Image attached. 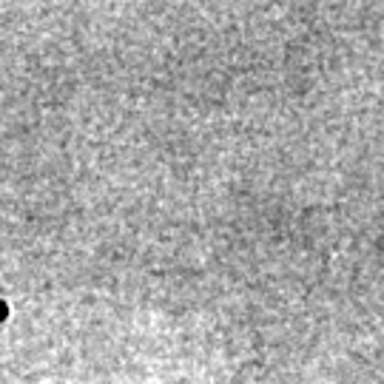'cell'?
Returning <instances> with one entry per match:
<instances>
[{
    "instance_id": "1",
    "label": "cell",
    "mask_w": 384,
    "mask_h": 384,
    "mask_svg": "<svg viewBox=\"0 0 384 384\" xmlns=\"http://www.w3.org/2000/svg\"><path fill=\"white\" fill-rule=\"evenodd\" d=\"M9 316V310H6V302H3V299H0V322H3V319Z\"/></svg>"
}]
</instances>
